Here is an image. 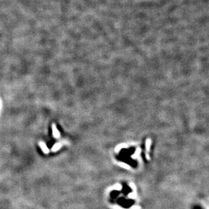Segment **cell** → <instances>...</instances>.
<instances>
[{"label": "cell", "mask_w": 209, "mask_h": 209, "mask_svg": "<svg viewBox=\"0 0 209 209\" xmlns=\"http://www.w3.org/2000/svg\"><path fill=\"white\" fill-rule=\"evenodd\" d=\"M60 144H55V145H54V146L53 147V148H52V150L53 151H56V150H58L59 148H60Z\"/></svg>", "instance_id": "obj_3"}, {"label": "cell", "mask_w": 209, "mask_h": 209, "mask_svg": "<svg viewBox=\"0 0 209 209\" xmlns=\"http://www.w3.org/2000/svg\"><path fill=\"white\" fill-rule=\"evenodd\" d=\"M39 146L41 147V149L43 150L44 153L47 154L48 152H49V150H48L47 146L46 145V144L43 142V141H41V142H39Z\"/></svg>", "instance_id": "obj_1"}, {"label": "cell", "mask_w": 209, "mask_h": 209, "mask_svg": "<svg viewBox=\"0 0 209 209\" xmlns=\"http://www.w3.org/2000/svg\"><path fill=\"white\" fill-rule=\"evenodd\" d=\"M53 133H54V136L58 138V137H60V133H59V131H58V129H56V127H55V125H54L53 127Z\"/></svg>", "instance_id": "obj_2"}]
</instances>
